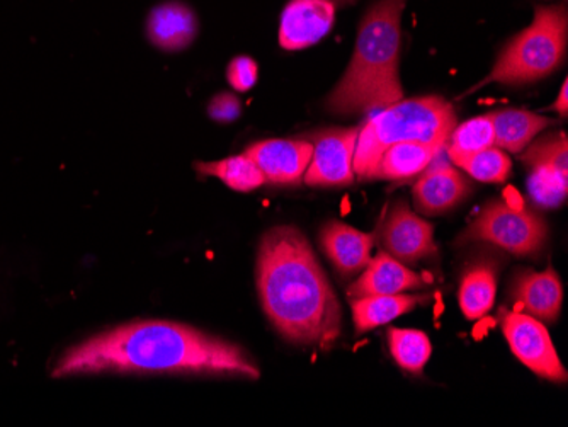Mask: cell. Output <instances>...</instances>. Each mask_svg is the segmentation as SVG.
Returning a JSON list of instances; mask_svg holds the SVG:
<instances>
[{
    "label": "cell",
    "instance_id": "277c9868",
    "mask_svg": "<svg viewBox=\"0 0 568 427\" xmlns=\"http://www.w3.org/2000/svg\"><path fill=\"white\" fill-rule=\"evenodd\" d=\"M455 126V110L442 95L402 99L383 108L359 129L353 159L354 175L361 181H372L379 159L395 143L445 146Z\"/></svg>",
    "mask_w": 568,
    "mask_h": 427
},
{
    "label": "cell",
    "instance_id": "e0dca14e",
    "mask_svg": "<svg viewBox=\"0 0 568 427\" xmlns=\"http://www.w3.org/2000/svg\"><path fill=\"white\" fill-rule=\"evenodd\" d=\"M196 34V14L183 2L172 0L155 6L146 18V37L150 43L164 52H181L193 43Z\"/></svg>",
    "mask_w": 568,
    "mask_h": 427
},
{
    "label": "cell",
    "instance_id": "7402d4cb",
    "mask_svg": "<svg viewBox=\"0 0 568 427\" xmlns=\"http://www.w3.org/2000/svg\"><path fill=\"white\" fill-rule=\"evenodd\" d=\"M194 167L201 175L216 177L230 190L239 193H251L266 184L263 172L247 154L234 155L216 162H197Z\"/></svg>",
    "mask_w": 568,
    "mask_h": 427
},
{
    "label": "cell",
    "instance_id": "7a4b0ae2",
    "mask_svg": "<svg viewBox=\"0 0 568 427\" xmlns=\"http://www.w3.org/2000/svg\"><path fill=\"white\" fill-rule=\"evenodd\" d=\"M261 304L274 329L293 344L328 349L343 333V308L314 248L295 227L271 228L257 254Z\"/></svg>",
    "mask_w": 568,
    "mask_h": 427
},
{
    "label": "cell",
    "instance_id": "4fadbf2b",
    "mask_svg": "<svg viewBox=\"0 0 568 427\" xmlns=\"http://www.w3.org/2000/svg\"><path fill=\"white\" fill-rule=\"evenodd\" d=\"M412 193L417 212L439 215L462 203L470 193V184L446 161L445 149H442L424 169Z\"/></svg>",
    "mask_w": 568,
    "mask_h": 427
},
{
    "label": "cell",
    "instance_id": "ffe728a7",
    "mask_svg": "<svg viewBox=\"0 0 568 427\" xmlns=\"http://www.w3.org/2000/svg\"><path fill=\"white\" fill-rule=\"evenodd\" d=\"M497 267L493 263H475L463 274L458 302L468 321H480L493 311L497 295Z\"/></svg>",
    "mask_w": 568,
    "mask_h": 427
},
{
    "label": "cell",
    "instance_id": "4316f807",
    "mask_svg": "<svg viewBox=\"0 0 568 427\" xmlns=\"http://www.w3.org/2000/svg\"><path fill=\"white\" fill-rule=\"evenodd\" d=\"M241 101L229 92L215 95L209 106V114L216 123H232L241 116Z\"/></svg>",
    "mask_w": 568,
    "mask_h": 427
},
{
    "label": "cell",
    "instance_id": "ba28073f",
    "mask_svg": "<svg viewBox=\"0 0 568 427\" xmlns=\"http://www.w3.org/2000/svg\"><path fill=\"white\" fill-rule=\"evenodd\" d=\"M528 165V193L541 209H560L568 193V143L565 133L539 140L523 155Z\"/></svg>",
    "mask_w": 568,
    "mask_h": 427
},
{
    "label": "cell",
    "instance_id": "52a82bcc",
    "mask_svg": "<svg viewBox=\"0 0 568 427\" xmlns=\"http://www.w3.org/2000/svg\"><path fill=\"white\" fill-rule=\"evenodd\" d=\"M499 324L514 356L532 373L554 384L567 382V369L541 322L518 311L500 308Z\"/></svg>",
    "mask_w": 568,
    "mask_h": 427
},
{
    "label": "cell",
    "instance_id": "5b68a950",
    "mask_svg": "<svg viewBox=\"0 0 568 427\" xmlns=\"http://www.w3.org/2000/svg\"><path fill=\"white\" fill-rule=\"evenodd\" d=\"M567 34V8L538 6L531 24L509 41L480 85H525L548 78L564 62Z\"/></svg>",
    "mask_w": 568,
    "mask_h": 427
},
{
    "label": "cell",
    "instance_id": "44dd1931",
    "mask_svg": "<svg viewBox=\"0 0 568 427\" xmlns=\"http://www.w3.org/2000/svg\"><path fill=\"white\" fill-rule=\"evenodd\" d=\"M445 146L429 145V143L404 142L395 143L376 165L373 180L404 181L420 175L424 169L436 157L439 150Z\"/></svg>",
    "mask_w": 568,
    "mask_h": 427
},
{
    "label": "cell",
    "instance_id": "d6986e66",
    "mask_svg": "<svg viewBox=\"0 0 568 427\" xmlns=\"http://www.w3.org/2000/svg\"><path fill=\"white\" fill-rule=\"evenodd\" d=\"M485 116L494 126V145L507 150L510 154H521L538 133L554 124L548 118L525 110H497Z\"/></svg>",
    "mask_w": 568,
    "mask_h": 427
},
{
    "label": "cell",
    "instance_id": "8fae6325",
    "mask_svg": "<svg viewBox=\"0 0 568 427\" xmlns=\"http://www.w3.org/2000/svg\"><path fill=\"white\" fill-rule=\"evenodd\" d=\"M343 0H288L281 12L280 44L296 52L324 40Z\"/></svg>",
    "mask_w": 568,
    "mask_h": 427
},
{
    "label": "cell",
    "instance_id": "6da1fadb",
    "mask_svg": "<svg viewBox=\"0 0 568 427\" xmlns=\"http://www.w3.org/2000/svg\"><path fill=\"white\" fill-rule=\"evenodd\" d=\"M104 372L193 373L251 380L261 376L237 344L165 321L132 322L77 344L57 363L53 376Z\"/></svg>",
    "mask_w": 568,
    "mask_h": 427
},
{
    "label": "cell",
    "instance_id": "7c38bea8",
    "mask_svg": "<svg viewBox=\"0 0 568 427\" xmlns=\"http://www.w3.org/2000/svg\"><path fill=\"white\" fill-rule=\"evenodd\" d=\"M244 154L261 169L267 184L292 186L305 177L314 145L310 140L271 139L252 143Z\"/></svg>",
    "mask_w": 568,
    "mask_h": 427
},
{
    "label": "cell",
    "instance_id": "9c48e42d",
    "mask_svg": "<svg viewBox=\"0 0 568 427\" xmlns=\"http://www.w3.org/2000/svg\"><path fill=\"white\" fill-rule=\"evenodd\" d=\"M379 244L386 254L408 266L433 260L437 254L433 223L412 212L405 201H397L386 215Z\"/></svg>",
    "mask_w": 568,
    "mask_h": 427
},
{
    "label": "cell",
    "instance_id": "603a6c76",
    "mask_svg": "<svg viewBox=\"0 0 568 427\" xmlns=\"http://www.w3.org/2000/svg\"><path fill=\"white\" fill-rule=\"evenodd\" d=\"M388 346L395 363L412 375L423 373L433 353L429 337L414 329H388Z\"/></svg>",
    "mask_w": 568,
    "mask_h": 427
},
{
    "label": "cell",
    "instance_id": "8992f818",
    "mask_svg": "<svg viewBox=\"0 0 568 427\" xmlns=\"http://www.w3.org/2000/svg\"><path fill=\"white\" fill-rule=\"evenodd\" d=\"M547 225L531 210L494 201L463 232L462 242H488L514 256H535L547 242Z\"/></svg>",
    "mask_w": 568,
    "mask_h": 427
},
{
    "label": "cell",
    "instance_id": "2e32d148",
    "mask_svg": "<svg viewBox=\"0 0 568 427\" xmlns=\"http://www.w3.org/2000/svg\"><path fill=\"white\" fill-rule=\"evenodd\" d=\"M321 245L332 266L344 278L359 274L372 260V235L337 220H332L322 227Z\"/></svg>",
    "mask_w": 568,
    "mask_h": 427
},
{
    "label": "cell",
    "instance_id": "cb8c5ba5",
    "mask_svg": "<svg viewBox=\"0 0 568 427\" xmlns=\"http://www.w3.org/2000/svg\"><path fill=\"white\" fill-rule=\"evenodd\" d=\"M449 161L463 171H467L474 180L480 181V183H506L510 169H513L509 155L499 146H490L477 154L452 157Z\"/></svg>",
    "mask_w": 568,
    "mask_h": 427
},
{
    "label": "cell",
    "instance_id": "30bf717a",
    "mask_svg": "<svg viewBox=\"0 0 568 427\" xmlns=\"http://www.w3.org/2000/svg\"><path fill=\"white\" fill-rule=\"evenodd\" d=\"M357 135L359 129L317 133L310 140L314 145V155L303 181L315 187H339L353 183Z\"/></svg>",
    "mask_w": 568,
    "mask_h": 427
},
{
    "label": "cell",
    "instance_id": "9a60e30c",
    "mask_svg": "<svg viewBox=\"0 0 568 427\" xmlns=\"http://www.w3.org/2000/svg\"><path fill=\"white\" fill-rule=\"evenodd\" d=\"M514 311L531 315L536 321L555 322L564 304L560 276L554 267L523 271L513 283Z\"/></svg>",
    "mask_w": 568,
    "mask_h": 427
},
{
    "label": "cell",
    "instance_id": "d4e9b609",
    "mask_svg": "<svg viewBox=\"0 0 568 427\" xmlns=\"http://www.w3.org/2000/svg\"><path fill=\"white\" fill-rule=\"evenodd\" d=\"M496 142L494 126L487 116L474 118L467 123L455 126L448 142L445 145L448 159L459 157V155H470L490 149Z\"/></svg>",
    "mask_w": 568,
    "mask_h": 427
},
{
    "label": "cell",
    "instance_id": "5bb4252c",
    "mask_svg": "<svg viewBox=\"0 0 568 427\" xmlns=\"http://www.w3.org/2000/svg\"><path fill=\"white\" fill-rule=\"evenodd\" d=\"M429 286L424 276L416 271L408 270L400 261L394 260L390 254L379 251L368 266L361 271L359 278L349 286V299L363 296L398 295V293L416 292Z\"/></svg>",
    "mask_w": 568,
    "mask_h": 427
},
{
    "label": "cell",
    "instance_id": "3957f363",
    "mask_svg": "<svg viewBox=\"0 0 568 427\" xmlns=\"http://www.w3.org/2000/svg\"><path fill=\"white\" fill-rule=\"evenodd\" d=\"M405 6L407 0H378L366 12L349 67L325 103L331 113H372L404 99L398 59Z\"/></svg>",
    "mask_w": 568,
    "mask_h": 427
},
{
    "label": "cell",
    "instance_id": "83f0119b",
    "mask_svg": "<svg viewBox=\"0 0 568 427\" xmlns=\"http://www.w3.org/2000/svg\"><path fill=\"white\" fill-rule=\"evenodd\" d=\"M568 82L564 81V84H561L560 94H558L557 101H555L554 106H551V110L557 111L558 114H561V116H567L568 111Z\"/></svg>",
    "mask_w": 568,
    "mask_h": 427
},
{
    "label": "cell",
    "instance_id": "ac0fdd59",
    "mask_svg": "<svg viewBox=\"0 0 568 427\" xmlns=\"http://www.w3.org/2000/svg\"><path fill=\"white\" fill-rule=\"evenodd\" d=\"M430 295H376L351 299L354 327L357 334H365L376 329L379 325L388 324L402 315L408 314L419 305L427 304Z\"/></svg>",
    "mask_w": 568,
    "mask_h": 427
},
{
    "label": "cell",
    "instance_id": "484cf974",
    "mask_svg": "<svg viewBox=\"0 0 568 427\" xmlns=\"http://www.w3.org/2000/svg\"><path fill=\"white\" fill-rule=\"evenodd\" d=\"M260 78V67L251 57H237L229 63L226 69V79L230 85L239 92H247L254 88Z\"/></svg>",
    "mask_w": 568,
    "mask_h": 427
}]
</instances>
